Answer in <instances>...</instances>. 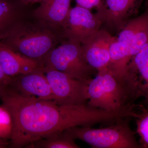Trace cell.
Returning a JSON list of instances; mask_svg holds the SVG:
<instances>
[{
    "instance_id": "cell-1",
    "label": "cell",
    "mask_w": 148,
    "mask_h": 148,
    "mask_svg": "<svg viewBox=\"0 0 148 148\" xmlns=\"http://www.w3.org/2000/svg\"><path fill=\"white\" fill-rule=\"evenodd\" d=\"M12 119L11 146L20 148L37 140L77 126H90L110 121L108 111L87 104L61 106L53 101L19 94L10 87L0 94Z\"/></svg>"
},
{
    "instance_id": "cell-2",
    "label": "cell",
    "mask_w": 148,
    "mask_h": 148,
    "mask_svg": "<svg viewBox=\"0 0 148 148\" xmlns=\"http://www.w3.org/2000/svg\"><path fill=\"white\" fill-rule=\"evenodd\" d=\"M90 107L110 112H119L138 106L135 101L140 98L135 75L119 76L108 69L98 72L88 84Z\"/></svg>"
},
{
    "instance_id": "cell-3",
    "label": "cell",
    "mask_w": 148,
    "mask_h": 148,
    "mask_svg": "<svg viewBox=\"0 0 148 148\" xmlns=\"http://www.w3.org/2000/svg\"><path fill=\"white\" fill-rule=\"evenodd\" d=\"M65 39L60 30L35 19L26 18L0 36V42L14 51L29 58L40 61Z\"/></svg>"
},
{
    "instance_id": "cell-4",
    "label": "cell",
    "mask_w": 148,
    "mask_h": 148,
    "mask_svg": "<svg viewBox=\"0 0 148 148\" xmlns=\"http://www.w3.org/2000/svg\"><path fill=\"white\" fill-rule=\"evenodd\" d=\"M131 119L127 118L103 128L77 126L65 131L74 140H82L93 148H142L130 127Z\"/></svg>"
},
{
    "instance_id": "cell-5",
    "label": "cell",
    "mask_w": 148,
    "mask_h": 148,
    "mask_svg": "<svg viewBox=\"0 0 148 148\" xmlns=\"http://www.w3.org/2000/svg\"><path fill=\"white\" fill-rule=\"evenodd\" d=\"M43 68L54 69L88 84L98 71L86 62L81 44L65 40L42 61Z\"/></svg>"
},
{
    "instance_id": "cell-6",
    "label": "cell",
    "mask_w": 148,
    "mask_h": 148,
    "mask_svg": "<svg viewBox=\"0 0 148 148\" xmlns=\"http://www.w3.org/2000/svg\"><path fill=\"white\" fill-rule=\"evenodd\" d=\"M53 93V102L61 106L87 104V83L54 69L43 68Z\"/></svg>"
},
{
    "instance_id": "cell-7",
    "label": "cell",
    "mask_w": 148,
    "mask_h": 148,
    "mask_svg": "<svg viewBox=\"0 0 148 148\" xmlns=\"http://www.w3.org/2000/svg\"><path fill=\"white\" fill-rule=\"evenodd\" d=\"M103 24L97 14L77 5L70 9L60 31L65 40L82 44L100 30Z\"/></svg>"
},
{
    "instance_id": "cell-8",
    "label": "cell",
    "mask_w": 148,
    "mask_h": 148,
    "mask_svg": "<svg viewBox=\"0 0 148 148\" xmlns=\"http://www.w3.org/2000/svg\"><path fill=\"white\" fill-rule=\"evenodd\" d=\"M115 39V37L108 32L100 29L81 44L86 62L97 71L108 67L110 61V47Z\"/></svg>"
},
{
    "instance_id": "cell-9",
    "label": "cell",
    "mask_w": 148,
    "mask_h": 148,
    "mask_svg": "<svg viewBox=\"0 0 148 148\" xmlns=\"http://www.w3.org/2000/svg\"><path fill=\"white\" fill-rule=\"evenodd\" d=\"M10 87L22 95L53 101V93L43 68L13 77Z\"/></svg>"
},
{
    "instance_id": "cell-10",
    "label": "cell",
    "mask_w": 148,
    "mask_h": 148,
    "mask_svg": "<svg viewBox=\"0 0 148 148\" xmlns=\"http://www.w3.org/2000/svg\"><path fill=\"white\" fill-rule=\"evenodd\" d=\"M116 38L128 46L132 59L148 42V8L125 24Z\"/></svg>"
},
{
    "instance_id": "cell-11",
    "label": "cell",
    "mask_w": 148,
    "mask_h": 148,
    "mask_svg": "<svg viewBox=\"0 0 148 148\" xmlns=\"http://www.w3.org/2000/svg\"><path fill=\"white\" fill-rule=\"evenodd\" d=\"M0 66L7 75L12 77L43 68L40 61L22 55L1 42Z\"/></svg>"
},
{
    "instance_id": "cell-12",
    "label": "cell",
    "mask_w": 148,
    "mask_h": 148,
    "mask_svg": "<svg viewBox=\"0 0 148 148\" xmlns=\"http://www.w3.org/2000/svg\"><path fill=\"white\" fill-rule=\"evenodd\" d=\"M142 0H103L96 14L103 23L122 29L128 14Z\"/></svg>"
},
{
    "instance_id": "cell-13",
    "label": "cell",
    "mask_w": 148,
    "mask_h": 148,
    "mask_svg": "<svg viewBox=\"0 0 148 148\" xmlns=\"http://www.w3.org/2000/svg\"><path fill=\"white\" fill-rule=\"evenodd\" d=\"M71 0H44L33 11L35 19L50 27L61 30L71 8Z\"/></svg>"
},
{
    "instance_id": "cell-14",
    "label": "cell",
    "mask_w": 148,
    "mask_h": 148,
    "mask_svg": "<svg viewBox=\"0 0 148 148\" xmlns=\"http://www.w3.org/2000/svg\"><path fill=\"white\" fill-rule=\"evenodd\" d=\"M21 0H0V36L18 21L26 18V8Z\"/></svg>"
},
{
    "instance_id": "cell-15",
    "label": "cell",
    "mask_w": 148,
    "mask_h": 148,
    "mask_svg": "<svg viewBox=\"0 0 148 148\" xmlns=\"http://www.w3.org/2000/svg\"><path fill=\"white\" fill-rule=\"evenodd\" d=\"M129 68L136 75L140 98H145L148 106V42L132 58Z\"/></svg>"
},
{
    "instance_id": "cell-16",
    "label": "cell",
    "mask_w": 148,
    "mask_h": 148,
    "mask_svg": "<svg viewBox=\"0 0 148 148\" xmlns=\"http://www.w3.org/2000/svg\"><path fill=\"white\" fill-rule=\"evenodd\" d=\"M26 147L38 148H79L73 139L65 131L58 132L47 138L37 140Z\"/></svg>"
},
{
    "instance_id": "cell-17",
    "label": "cell",
    "mask_w": 148,
    "mask_h": 148,
    "mask_svg": "<svg viewBox=\"0 0 148 148\" xmlns=\"http://www.w3.org/2000/svg\"><path fill=\"white\" fill-rule=\"evenodd\" d=\"M135 119L137 132L140 137L139 143L142 148H148V106L147 108L143 109Z\"/></svg>"
},
{
    "instance_id": "cell-18",
    "label": "cell",
    "mask_w": 148,
    "mask_h": 148,
    "mask_svg": "<svg viewBox=\"0 0 148 148\" xmlns=\"http://www.w3.org/2000/svg\"><path fill=\"white\" fill-rule=\"evenodd\" d=\"M13 130V123L10 113L3 105L0 106V138L10 140Z\"/></svg>"
},
{
    "instance_id": "cell-19",
    "label": "cell",
    "mask_w": 148,
    "mask_h": 148,
    "mask_svg": "<svg viewBox=\"0 0 148 148\" xmlns=\"http://www.w3.org/2000/svg\"><path fill=\"white\" fill-rule=\"evenodd\" d=\"M103 0H75L77 5L88 9H96L97 11L101 8Z\"/></svg>"
},
{
    "instance_id": "cell-20",
    "label": "cell",
    "mask_w": 148,
    "mask_h": 148,
    "mask_svg": "<svg viewBox=\"0 0 148 148\" xmlns=\"http://www.w3.org/2000/svg\"><path fill=\"white\" fill-rule=\"evenodd\" d=\"M12 80L13 77L7 75L0 66V94L10 87Z\"/></svg>"
},
{
    "instance_id": "cell-21",
    "label": "cell",
    "mask_w": 148,
    "mask_h": 148,
    "mask_svg": "<svg viewBox=\"0 0 148 148\" xmlns=\"http://www.w3.org/2000/svg\"><path fill=\"white\" fill-rule=\"evenodd\" d=\"M44 0H21L22 3L27 6L31 5L36 3H41Z\"/></svg>"
},
{
    "instance_id": "cell-22",
    "label": "cell",
    "mask_w": 148,
    "mask_h": 148,
    "mask_svg": "<svg viewBox=\"0 0 148 148\" xmlns=\"http://www.w3.org/2000/svg\"><path fill=\"white\" fill-rule=\"evenodd\" d=\"M8 143L6 140H3L0 138V148L5 147L7 146Z\"/></svg>"
},
{
    "instance_id": "cell-23",
    "label": "cell",
    "mask_w": 148,
    "mask_h": 148,
    "mask_svg": "<svg viewBox=\"0 0 148 148\" xmlns=\"http://www.w3.org/2000/svg\"><path fill=\"white\" fill-rule=\"evenodd\" d=\"M142 1H143V0H142Z\"/></svg>"
}]
</instances>
